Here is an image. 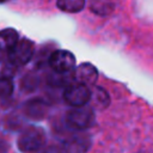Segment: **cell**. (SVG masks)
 <instances>
[{
  "label": "cell",
  "instance_id": "obj_7",
  "mask_svg": "<svg viewBox=\"0 0 153 153\" xmlns=\"http://www.w3.org/2000/svg\"><path fill=\"white\" fill-rule=\"evenodd\" d=\"M23 111L26 117L31 120H42L45 117L48 111V104L41 98H33L24 104Z\"/></svg>",
  "mask_w": 153,
  "mask_h": 153
},
{
  "label": "cell",
  "instance_id": "obj_17",
  "mask_svg": "<svg viewBox=\"0 0 153 153\" xmlns=\"http://www.w3.org/2000/svg\"><path fill=\"white\" fill-rule=\"evenodd\" d=\"M5 1H7V0H0V2H5Z\"/></svg>",
  "mask_w": 153,
  "mask_h": 153
},
{
  "label": "cell",
  "instance_id": "obj_9",
  "mask_svg": "<svg viewBox=\"0 0 153 153\" xmlns=\"http://www.w3.org/2000/svg\"><path fill=\"white\" fill-rule=\"evenodd\" d=\"M90 8L98 16H109L115 10L112 0H90Z\"/></svg>",
  "mask_w": 153,
  "mask_h": 153
},
{
  "label": "cell",
  "instance_id": "obj_11",
  "mask_svg": "<svg viewBox=\"0 0 153 153\" xmlns=\"http://www.w3.org/2000/svg\"><path fill=\"white\" fill-rule=\"evenodd\" d=\"M93 105L98 109H104L108 106L109 102H110V98H109V94L108 92L102 88V87H96L94 91L92 92L91 91V99H90Z\"/></svg>",
  "mask_w": 153,
  "mask_h": 153
},
{
  "label": "cell",
  "instance_id": "obj_14",
  "mask_svg": "<svg viewBox=\"0 0 153 153\" xmlns=\"http://www.w3.org/2000/svg\"><path fill=\"white\" fill-rule=\"evenodd\" d=\"M38 86V79H37V75L30 73V74H26L22 81V88L25 91V92H32L33 90H36Z\"/></svg>",
  "mask_w": 153,
  "mask_h": 153
},
{
  "label": "cell",
  "instance_id": "obj_4",
  "mask_svg": "<svg viewBox=\"0 0 153 153\" xmlns=\"http://www.w3.org/2000/svg\"><path fill=\"white\" fill-rule=\"evenodd\" d=\"M49 66L55 73L68 74L75 68V57L71 51L55 50L49 56Z\"/></svg>",
  "mask_w": 153,
  "mask_h": 153
},
{
  "label": "cell",
  "instance_id": "obj_15",
  "mask_svg": "<svg viewBox=\"0 0 153 153\" xmlns=\"http://www.w3.org/2000/svg\"><path fill=\"white\" fill-rule=\"evenodd\" d=\"M42 153H63V151L61 147H59L56 145H50V146L45 147Z\"/></svg>",
  "mask_w": 153,
  "mask_h": 153
},
{
  "label": "cell",
  "instance_id": "obj_5",
  "mask_svg": "<svg viewBox=\"0 0 153 153\" xmlns=\"http://www.w3.org/2000/svg\"><path fill=\"white\" fill-rule=\"evenodd\" d=\"M35 53V45L29 39H19V42L8 50L10 61L14 65H25L27 63Z\"/></svg>",
  "mask_w": 153,
  "mask_h": 153
},
{
  "label": "cell",
  "instance_id": "obj_1",
  "mask_svg": "<svg viewBox=\"0 0 153 153\" xmlns=\"http://www.w3.org/2000/svg\"><path fill=\"white\" fill-rule=\"evenodd\" d=\"M47 136L41 127L30 126L22 130L17 146L22 153H38L45 145Z\"/></svg>",
  "mask_w": 153,
  "mask_h": 153
},
{
  "label": "cell",
  "instance_id": "obj_12",
  "mask_svg": "<svg viewBox=\"0 0 153 153\" xmlns=\"http://www.w3.org/2000/svg\"><path fill=\"white\" fill-rule=\"evenodd\" d=\"M0 38L2 39V42L5 43V45L8 50L12 49L19 42L18 32L13 29H4L2 31H0Z\"/></svg>",
  "mask_w": 153,
  "mask_h": 153
},
{
  "label": "cell",
  "instance_id": "obj_2",
  "mask_svg": "<svg viewBox=\"0 0 153 153\" xmlns=\"http://www.w3.org/2000/svg\"><path fill=\"white\" fill-rule=\"evenodd\" d=\"M66 126L73 130L82 131L94 123V112L91 106H79L71 109L65 117Z\"/></svg>",
  "mask_w": 153,
  "mask_h": 153
},
{
  "label": "cell",
  "instance_id": "obj_10",
  "mask_svg": "<svg viewBox=\"0 0 153 153\" xmlns=\"http://www.w3.org/2000/svg\"><path fill=\"white\" fill-rule=\"evenodd\" d=\"M86 0H57L56 5L57 7L68 13H76L80 12L85 7Z\"/></svg>",
  "mask_w": 153,
  "mask_h": 153
},
{
  "label": "cell",
  "instance_id": "obj_16",
  "mask_svg": "<svg viewBox=\"0 0 153 153\" xmlns=\"http://www.w3.org/2000/svg\"><path fill=\"white\" fill-rule=\"evenodd\" d=\"M8 152V145L7 142L0 137V153H7Z\"/></svg>",
  "mask_w": 153,
  "mask_h": 153
},
{
  "label": "cell",
  "instance_id": "obj_8",
  "mask_svg": "<svg viewBox=\"0 0 153 153\" xmlns=\"http://www.w3.org/2000/svg\"><path fill=\"white\" fill-rule=\"evenodd\" d=\"M97 76H98V72H97L96 67L90 63H82L79 67H76V69H75L76 82L84 84L86 86L93 85L97 80Z\"/></svg>",
  "mask_w": 153,
  "mask_h": 153
},
{
  "label": "cell",
  "instance_id": "obj_3",
  "mask_svg": "<svg viewBox=\"0 0 153 153\" xmlns=\"http://www.w3.org/2000/svg\"><path fill=\"white\" fill-rule=\"evenodd\" d=\"M63 99L73 108L84 106L91 99V90L88 86L80 82L69 84L63 91Z\"/></svg>",
  "mask_w": 153,
  "mask_h": 153
},
{
  "label": "cell",
  "instance_id": "obj_13",
  "mask_svg": "<svg viewBox=\"0 0 153 153\" xmlns=\"http://www.w3.org/2000/svg\"><path fill=\"white\" fill-rule=\"evenodd\" d=\"M13 81L8 76H0V98H8L13 93Z\"/></svg>",
  "mask_w": 153,
  "mask_h": 153
},
{
  "label": "cell",
  "instance_id": "obj_6",
  "mask_svg": "<svg viewBox=\"0 0 153 153\" xmlns=\"http://www.w3.org/2000/svg\"><path fill=\"white\" fill-rule=\"evenodd\" d=\"M91 136L86 133H75L68 136L65 142L62 151L63 153H87L91 148Z\"/></svg>",
  "mask_w": 153,
  "mask_h": 153
}]
</instances>
